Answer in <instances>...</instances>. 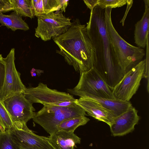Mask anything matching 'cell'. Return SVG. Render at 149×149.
<instances>
[{
	"label": "cell",
	"instance_id": "1",
	"mask_svg": "<svg viewBox=\"0 0 149 149\" xmlns=\"http://www.w3.org/2000/svg\"><path fill=\"white\" fill-rule=\"evenodd\" d=\"M86 27L95 50L93 67L112 90L123 77L125 73L108 34L105 9L96 6L91 10Z\"/></svg>",
	"mask_w": 149,
	"mask_h": 149
},
{
	"label": "cell",
	"instance_id": "2",
	"mask_svg": "<svg viewBox=\"0 0 149 149\" xmlns=\"http://www.w3.org/2000/svg\"><path fill=\"white\" fill-rule=\"evenodd\" d=\"M53 39L59 47L56 52L80 75L93 67L95 48L86 26L82 24L79 19L73 20L65 33Z\"/></svg>",
	"mask_w": 149,
	"mask_h": 149
},
{
	"label": "cell",
	"instance_id": "3",
	"mask_svg": "<svg viewBox=\"0 0 149 149\" xmlns=\"http://www.w3.org/2000/svg\"><path fill=\"white\" fill-rule=\"evenodd\" d=\"M112 9H105L106 29L115 54L125 74L143 60L145 53L143 49L130 44L119 35L112 22Z\"/></svg>",
	"mask_w": 149,
	"mask_h": 149
},
{
	"label": "cell",
	"instance_id": "4",
	"mask_svg": "<svg viewBox=\"0 0 149 149\" xmlns=\"http://www.w3.org/2000/svg\"><path fill=\"white\" fill-rule=\"evenodd\" d=\"M36 113L33 121L40 125L51 135L58 131L59 125L64 121L73 117L85 116L86 112L75 103L68 107H62L48 104Z\"/></svg>",
	"mask_w": 149,
	"mask_h": 149
},
{
	"label": "cell",
	"instance_id": "5",
	"mask_svg": "<svg viewBox=\"0 0 149 149\" xmlns=\"http://www.w3.org/2000/svg\"><path fill=\"white\" fill-rule=\"evenodd\" d=\"M62 13L60 10L38 16L35 36L46 41L65 33L72 25L71 19Z\"/></svg>",
	"mask_w": 149,
	"mask_h": 149
},
{
	"label": "cell",
	"instance_id": "6",
	"mask_svg": "<svg viewBox=\"0 0 149 149\" xmlns=\"http://www.w3.org/2000/svg\"><path fill=\"white\" fill-rule=\"evenodd\" d=\"M67 91L71 94L80 97L84 95L89 94L100 97L115 99L112 90L93 67L82 72L77 86Z\"/></svg>",
	"mask_w": 149,
	"mask_h": 149
},
{
	"label": "cell",
	"instance_id": "7",
	"mask_svg": "<svg viewBox=\"0 0 149 149\" xmlns=\"http://www.w3.org/2000/svg\"><path fill=\"white\" fill-rule=\"evenodd\" d=\"M14 128L29 131L26 125L36 114L33 103L26 99L22 93H19L3 101Z\"/></svg>",
	"mask_w": 149,
	"mask_h": 149
},
{
	"label": "cell",
	"instance_id": "8",
	"mask_svg": "<svg viewBox=\"0 0 149 149\" xmlns=\"http://www.w3.org/2000/svg\"><path fill=\"white\" fill-rule=\"evenodd\" d=\"M146 59L141 61L125 73L122 79L112 90L115 98L129 102L135 94L143 77Z\"/></svg>",
	"mask_w": 149,
	"mask_h": 149
},
{
	"label": "cell",
	"instance_id": "9",
	"mask_svg": "<svg viewBox=\"0 0 149 149\" xmlns=\"http://www.w3.org/2000/svg\"><path fill=\"white\" fill-rule=\"evenodd\" d=\"M15 49L12 48L5 58V74L3 86L0 91V100L3 101L15 95L22 93L26 88L15 64Z\"/></svg>",
	"mask_w": 149,
	"mask_h": 149
},
{
	"label": "cell",
	"instance_id": "10",
	"mask_svg": "<svg viewBox=\"0 0 149 149\" xmlns=\"http://www.w3.org/2000/svg\"><path fill=\"white\" fill-rule=\"evenodd\" d=\"M22 93L25 98L32 103H38L43 105L75 99L69 93L49 88L47 84L41 82L36 87L26 88Z\"/></svg>",
	"mask_w": 149,
	"mask_h": 149
},
{
	"label": "cell",
	"instance_id": "11",
	"mask_svg": "<svg viewBox=\"0 0 149 149\" xmlns=\"http://www.w3.org/2000/svg\"><path fill=\"white\" fill-rule=\"evenodd\" d=\"M9 130L13 139L21 149L29 147L55 149L49 142L48 137L37 135L31 130L27 131L15 128Z\"/></svg>",
	"mask_w": 149,
	"mask_h": 149
},
{
	"label": "cell",
	"instance_id": "12",
	"mask_svg": "<svg viewBox=\"0 0 149 149\" xmlns=\"http://www.w3.org/2000/svg\"><path fill=\"white\" fill-rule=\"evenodd\" d=\"M138 111L132 107L116 117L109 126L113 136H123L132 132L139 120Z\"/></svg>",
	"mask_w": 149,
	"mask_h": 149
},
{
	"label": "cell",
	"instance_id": "13",
	"mask_svg": "<svg viewBox=\"0 0 149 149\" xmlns=\"http://www.w3.org/2000/svg\"><path fill=\"white\" fill-rule=\"evenodd\" d=\"M75 103L81 107L87 114L97 120L110 126L115 118L113 112L100 104L91 100L80 97Z\"/></svg>",
	"mask_w": 149,
	"mask_h": 149
},
{
	"label": "cell",
	"instance_id": "14",
	"mask_svg": "<svg viewBox=\"0 0 149 149\" xmlns=\"http://www.w3.org/2000/svg\"><path fill=\"white\" fill-rule=\"evenodd\" d=\"M50 143L55 149H74L80 143L81 139L74 132L58 131L48 137Z\"/></svg>",
	"mask_w": 149,
	"mask_h": 149
},
{
	"label": "cell",
	"instance_id": "15",
	"mask_svg": "<svg viewBox=\"0 0 149 149\" xmlns=\"http://www.w3.org/2000/svg\"><path fill=\"white\" fill-rule=\"evenodd\" d=\"M145 11L142 17L135 25L134 31L135 43L138 47L142 48L146 45L149 36V0L144 1Z\"/></svg>",
	"mask_w": 149,
	"mask_h": 149
},
{
	"label": "cell",
	"instance_id": "16",
	"mask_svg": "<svg viewBox=\"0 0 149 149\" xmlns=\"http://www.w3.org/2000/svg\"><path fill=\"white\" fill-rule=\"evenodd\" d=\"M80 97L90 100L100 104L106 109L113 111L115 117L133 107L130 101H124L116 98L100 97L89 94L84 95Z\"/></svg>",
	"mask_w": 149,
	"mask_h": 149
},
{
	"label": "cell",
	"instance_id": "17",
	"mask_svg": "<svg viewBox=\"0 0 149 149\" xmlns=\"http://www.w3.org/2000/svg\"><path fill=\"white\" fill-rule=\"evenodd\" d=\"M0 23L14 31L17 29L26 31L29 29L28 25L22 19V16L15 11L7 15L0 13Z\"/></svg>",
	"mask_w": 149,
	"mask_h": 149
},
{
	"label": "cell",
	"instance_id": "18",
	"mask_svg": "<svg viewBox=\"0 0 149 149\" xmlns=\"http://www.w3.org/2000/svg\"><path fill=\"white\" fill-rule=\"evenodd\" d=\"M90 120L85 116L71 118L61 122L58 126L57 130L74 132L77 127L85 125Z\"/></svg>",
	"mask_w": 149,
	"mask_h": 149
},
{
	"label": "cell",
	"instance_id": "19",
	"mask_svg": "<svg viewBox=\"0 0 149 149\" xmlns=\"http://www.w3.org/2000/svg\"><path fill=\"white\" fill-rule=\"evenodd\" d=\"M14 8L22 16L32 19L35 16L32 7L31 0H10Z\"/></svg>",
	"mask_w": 149,
	"mask_h": 149
},
{
	"label": "cell",
	"instance_id": "20",
	"mask_svg": "<svg viewBox=\"0 0 149 149\" xmlns=\"http://www.w3.org/2000/svg\"><path fill=\"white\" fill-rule=\"evenodd\" d=\"M0 149H21L13 139L9 130L0 131Z\"/></svg>",
	"mask_w": 149,
	"mask_h": 149
},
{
	"label": "cell",
	"instance_id": "21",
	"mask_svg": "<svg viewBox=\"0 0 149 149\" xmlns=\"http://www.w3.org/2000/svg\"><path fill=\"white\" fill-rule=\"evenodd\" d=\"M127 0H98L97 6L102 9L122 7L127 3Z\"/></svg>",
	"mask_w": 149,
	"mask_h": 149
},
{
	"label": "cell",
	"instance_id": "22",
	"mask_svg": "<svg viewBox=\"0 0 149 149\" xmlns=\"http://www.w3.org/2000/svg\"><path fill=\"white\" fill-rule=\"evenodd\" d=\"M0 116L6 130L14 128L9 116L3 102L0 100Z\"/></svg>",
	"mask_w": 149,
	"mask_h": 149
},
{
	"label": "cell",
	"instance_id": "23",
	"mask_svg": "<svg viewBox=\"0 0 149 149\" xmlns=\"http://www.w3.org/2000/svg\"><path fill=\"white\" fill-rule=\"evenodd\" d=\"M44 14L60 10L59 0H42Z\"/></svg>",
	"mask_w": 149,
	"mask_h": 149
},
{
	"label": "cell",
	"instance_id": "24",
	"mask_svg": "<svg viewBox=\"0 0 149 149\" xmlns=\"http://www.w3.org/2000/svg\"><path fill=\"white\" fill-rule=\"evenodd\" d=\"M14 11L10 0H0V13Z\"/></svg>",
	"mask_w": 149,
	"mask_h": 149
},
{
	"label": "cell",
	"instance_id": "25",
	"mask_svg": "<svg viewBox=\"0 0 149 149\" xmlns=\"http://www.w3.org/2000/svg\"><path fill=\"white\" fill-rule=\"evenodd\" d=\"M5 74V64L2 55L0 54V91L3 86Z\"/></svg>",
	"mask_w": 149,
	"mask_h": 149
},
{
	"label": "cell",
	"instance_id": "26",
	"mask_svg": "<svg viewBox=\"0 0 149 149\" xmlns=\"http://www.w3.org/2000/svg\"><path fill=\"white\" fill-rule=\"evenodd\" d=\"M149 40L148 39L147 41L146 46H147V53L146 58V67L144 75L143 77L146 78L148 81L147 84V90L148 92V82H149Z\"/></svg>",
	"mask_w": 149,
	"mask_h": 149
},
{
	"label": "cell",
	"instance_id": "27",
	"mask_svg": "<svg viewBox=\"0 0 149 149\" xmlns=\"http://www.w3.org/2000/svg\"><path fill=\"white\" fill-rule=\"evenodd\" d=\"M75 100L76 99L74 100L59 101L50 105L62 107H68L73 105L75 103Z\"/></svg>",
	"mask_w": 149,
	"mask_h": 149
},
{
	"label": "cell",
	"instance_id": "28",
	"mask_svg": "<svg viewBox=\"0 0 149 149\" xmlns=\"http://www.w3.org/2000/svg\"><path fill=\"white\" fill-rule=\"evenodd\" d=\"M83 1L87 7L91 10L97 6L98 0H84Z\"/></svg>",
	"mask_w": 149,
	"mask_h": 149
},
{
	"label": "cell",
	"instance_id": "29",
	"mask_svg": "<svg viewBox=\"0 0 149 149\" xmlns=\"http://www.w3.org/2000/svg\"><path fill=\"white\" fill-rule=\"evenodd\" d=\"M69 1V0H59L60 10L62 12H65Z\"/></svg>",
	"mask_w": 149,
	"mask_h": 149
},
{
	"label": "cell",
	"instance_id": "30",
	"mask_svg": "<svg viewBox=\"0 0 149 149\" xmlns=\"http://www.w3.org/2000/svg\"><path fill=\"white\" fill-rule=\"evenodd\" d=\"M0 130L2 132H4L6 130L2 120L0 116Z\"/></svg>",
	"mask_w": 149,
	"mask_h": 149
},
{
	"label": "cell",
	"instance_id": "31",
	"mask_svg": "<svg viewBox=\"0 0 149 149\" xmlns=\"http://www.w3.org/2000/svg\"><path fill=\"white\" fill-rule=\"evenodd\" d=\"M24 149H39L34 147H29Z\"/></svg>",
	"mask_w": 149,
	"mask_h": 149
},
{
	"label": "cell",
	"instance_id": "32",
	"mask_svg": "<svg viewBox=\"0 0 149 149\" xmlns=\"http://www.w3.org/2000/svg\"></svg>",
	"mask_w": 149,
	"mask_h": 149
}]
</instances>
